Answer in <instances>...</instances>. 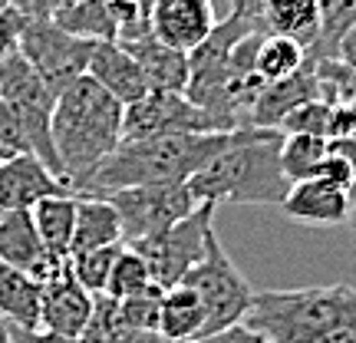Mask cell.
<instances>
[{
    "label": "cell",
    "instance_id": "cell-1",
    "mask_svg": "<svg viewBox=\"0 0 356 343\" xmlns=\"http://www.w3.org/2000/svg\"><path fill=\"white\" fill-rule=\"evenodd\" d=\"M234 139V132H178L155 139L122 142L96 172L79 182L73 195L106 198L113 191L139 185H188L204 166H211Z\"/></svg>",
    "mask_w": 356,
    "mask_h": 343
},
{
    "label": "cell",
    "instance_id": "cell-2",
    "mask_svg": "<svg viewBox=\"0 0 356 343\" xmlns=\"http://www.w3.org/2000/svg\"><path fill=\"white\" fill-rule=\"evenodd\" d=\"M122 115L126 106L89 77L73 79L56 96L50 136L56 152V175L63 178L70 191L122 145Z\"/></svg>",
    "mask_w": 356,
    "mask_h": 343
},
{
    "label": "cell",
    "instance_id": "cell-3",
    "mask_svg": "<svg viewBox=\"0 0 356 343\" xmlns=\"http://www.w3.org/2000/svg\"><path fill=\"white\" fill-rule=\"evenodd\" d=\"M280 149V129H238L228 149L188 182L195 198L215 205H280L291 191Z\"/></svg>",
    "mask_w": 356,
    "mask_h": 343
},
{
    "label": "cell",
    "instance_id": "cell-4",
    "mask_svg": "<svg viewBox=\"0 0 356 343\" xmlns=\"http://www.w3.org/2000/svg\"><path fill=\"white\" fill-rule=\"evenodd\" d=\"M353 314L356 291L350 284L257 291L244 327L270 343H327Z\"/></svg>",
    "mask_w": 356,
    "mask_h": 343
},
{
    "label": "cell",
    "instance_id": "cell-5",
    "mask_svg": "<svg viewBox=\"0 0 356 343\" xmlns=\"http://www.w3.org/2000/svg\"><path fill=\"white\" fill-rule=\"evenodd\" d=\"M181 284H188L191 291L202 297L204 314H208V320H204V337L244 324L248 314H251V304H254V294H257L254 287L248 284V278L238 271V264L228 257V251L221 248L218 234L208 238V255H204V261L195 267Z\"/></svg>",
    "mask_w": 356,
    "mask_h": 343
},
{
    "label": "cell",
    "instance_id": "cell-6",
    "mask_svg": "<svg viewBox=\"0 0 356 343\" xmlns=\"http://www.w3.org/2000/svg\"><path fill=\"white\" fill-rule=\"evenodd\" d=\"M215 202H202L188 218H181L175 228H168L159 238H149L142 244H129L136 248L145 264L152 271V280L162 291H172L188 278L195 267L208 255V238L215 234Z\"/></svg>",
    "mask_w": 356,
    "mask_h": 343
},
{
    "label": "cell",
    "instance_id": "cell-7",
    "mask_svg": "<svg viewBox=\"0 0 356 343\" xmlns=\"http://www.w3.org/2000/svg\"><path fill=\"white\" fill-rule=\"evenodd\" d=\"M99 40H83L66 33L50 17L26 13L24 33H20V56L37 70V77L60 96L73 79L86 77L89 56Z\"/></svg>",
    "mask_w": 356,
    "mask_h": 343
},
{
    "label": "cell",
    "instance_id": "cell-8",
    "mask_svg": "<svg viewBox=\"0 0 356 343\" xmlns=\"http://www.w3.org/2000/svg\"><path fill=\"white\" fill-rule=\"evenodd\" d=\"M106 202L119 212L122 244H142L149 238H159L202 205L191 185H139V189L113 191L106 195Z\"/></svg>",
    "mask_w": 356,
    "mask_h": 343
},
{
    "label": "cell",
    "instance_id": "cell-9",
    "mask_svg": "<svg viewBox=\"0 0 356 343\" xmlns=\"http://www.w3.org/2000/svg\"><path fill=\"white\" fill-rule=\"evenodd\" d=\"M0 99L7 102L10 113L17 115L30 152L40 155L56 172V152H53V136H50L56 93L37 77V70L26 63L20 53L0 66Z\"/></svg>",
    "mask_w": 356,
    "mask_h": 343
},
{
    "label": "cell",
    "instance_id": "cell-10",
    "mask_svg": "<svg viewBox=\"0 0 356 343\" xmlns=\"http://www.w3.org/2000/svg\"><path fill=\"white\" fill-rule=\"evenodd\" d=\"M178 132H221V129L185 93H149L139 102L126 106V115H122V142L155 139V136H178Z\"/></svg>",
    "mask_w": 356,
    "mask_h": 343
},
{
    "label": "cell",
    "instance_id": "cell-11",
    "mask_svg": "<svg viewBox=\"0 0 356 343\" xmlns=\"http://www.w3.org/2000/svg\"><path fill=\"white\" fill-rule=\"evenodd\" d=\"M92 317V294L73 278L70 261L56 267L43 280V301H40V330L60 333L70 340H83Z\"/></svg>",
    "mask_w": 356,
    "mask_h": 343
},
{
    "label": "cell",
    "instance_id": "cell-12",
    "mask_svg": "<svg viewBox=\"0 0 356 343\" xmlns=\"http://www.w3.org/2000/svg\"><path fill=\"white\" fill-rule=\"evenodd\" d=\"M66 191L63 178L33 152L10 155L0 166V212H33L43 198Z\"/></svg>",
    "mask_w": 356,
    "mask_h": 343
},
{
    "label": "cell",
    "instance_id": "cell-13",
    "mask_svg": "<svg viewBox=\"0 0 356 343\" xmlns=\"http://www.w3.org/2000/svg\"><path fill=\"white\" fill-rule=\"evenodd\" d=\"M215 0H155L152 7V33L185 56L198 50L215 33Z\"/></svg>",
    "mask_w": 356,
    "mask_h": 343
},
{
    "label": "cell",
    "instance_id": "cell-14",
    "mask_svg": "<svg viewBox=\"0 0 356 343\" xmlns=\"http://www.w3.org/2000/svg\"><path fill=\"white\" fill-rule=\"evenodd\" d=\"M284 218H291L297 225H314V228H333L350 221L353 212V198L340 191L337 185L323 182V178H304L293 182L287 198L280 202Z\"/></svg>",
    "mask_w": 356,
    "mask_h": 343
},
{
    "label": "cell",
    "instance_id": "cell-15",
    "mask_svg": "<svg viewBox=\"0 0 356 343\" xmlns=\"http://www.w3.org/2000/svg\"><path fill=\"white\" fill-rule=\"evenodd\" d=\"M0 261L40 280H47L56 267L66 264V261H53L50 251L43 248L30 212H0Z\"/></svg>",
    "mask_w": 356,
    "mask_h": 343
},
{
    "label": "cell",
    "instance_id": "cell-16",
    "mask_svg": "<svg viewBox=\"0 0 356 343\" xmlns=\"http://www.w3.org/2000/svg\"><path fill=\"white\" fill-rule=\"evenodd\" d=\"M126 53L139 63L142 77L149 83V93H185L188 89V56L185 53L165 47L162 40L155 37L152 30L149 33H139V37L119 40Z\"/></svg>",
    "mask_w": 356,
    "mask_h": 343
},
{
    "label": "cell",
    "instance_id": "cell-17",
    "mask_svg": "<svg viewBox=\"0 0 356 343\" xmlns=\"http://www.w3.org/2000/svg\"><path fill=\"white\" fill-rule=\"evenodd\" d=\"M89 79H96L113 99H119L122 106L139 102L142 96H149V83L142 77L139 63L126 53V47L119 40H99L96 50L89 56Z\"/></svg>",
    "mask_w": 356,
    "mask_h": 343
},
{
    "label": "cell",
    "instance_id": "cell-18",
    "mask_svg": "<svg viewBox=\"0 0 356 343\" xmlns=\"http://www.w3.org/2000/svg\"><path fill=\"white\" fill-rule=\"evenodd\" d=\"M323 99L320 96V77H317V63L307 56V63L300 73H293L291 79H280L261 93V99L251 109V126L254 129H280V122L300 109L307 102Z\"/></svg>",
    "mask_w": 356,
    "mask_h": 343
},
{
    "label": "cell",
    "instance_id": "cell-19",
    "mask_svg": "<svg viewBox=\"0 0 356 343\" xmlns=\"http://www.w3.org/2000/svg\"><path fill=\"white\" fill-rule=\"evenodd\" d=\"M261 24L267 33L287 37L293 43H300L304 50H314L320 30H323V17H320L317 0H264Z\"/></svg>",
    "mask_w": 356,
    "mask_h": 343
},
{
    "label": "cell",
    "instance_id": "cell-20",
    "mask_svg": "<svg viewBox=\"0 0 356 343\" xmlns=\"http://www.w3.org/2000/svg\"><path fill=\"white\" fill-rule=\"evenodd\" d=\"M40 301H43V280L0 261V320L40 330Z\"/></svg>",
    "mask_w": 356,
    "mask_h": 343
},
{
    "label": "cell",
    "instance_id": "cell-21",
    "mask_svg": "<svg viewBox=\"0 0 356 343\" xmlns=\"http://www.w3.org/2000/svg\"><path fill=\"white\" fill-rule=\"evenodd\" d=\"M76 208H79V198L73 191H66V195L43 198V202L30 212V215H33V225H37L40 241L50 251L53 261H70L73 231H76Z\"/></svg>",
    "mask_w": 356,
    "mask_h": 343
},
{
    "label": "cell",
    "instance_id": "cell-22",
    "mask_svg": "<svg viewBox=\"0 0 356 343\" xmlns=\"http://www.w3.org/2000/svg\"><path fill=\"white\" fill-rule=\"evenodd\" d=\"M204 304L202 297L191 291L188 284H178L162 297V317H159V333L165 343H191L204 337Z\"/></svg>",
    "mask_w": 356,
    "mask_h": 343
},
{
    "label": "cell",
    "instance_id": "cell-23",
    "mask_svg": "<svg viewBox=\"0 0 356 343\" xmlns=\"http://www.w3.org/2000/svg\"><path fill=\"white\" fill-rule=\"evenodd\" d=\"M113 244H122L119 212L106 198H79L76 231H73V251H70V257L79 255V251H92V248H113Z\"/></svg>",
    "mask_w": 356,
    "mask_h": 343
},
{
    "label": "cell",
    "instance_id": "cell-24",
    "mask_svg": "<svg viewBox=\"0 0 356 343\" xmlns=\"http://www.w3.org/2000/svg\"><path fill=\"white\" fill-rule=\"evenodd\" d=\"M83 343H165L162 333H145L129 327L119 317V301L109 294H96L92 297V317L83 333Z\"/></svg>",
    "mask_w": 356,
    "mask_h": 343
},
{
    "label": "cell",
    "instance_id": "cell-25",
    "mask_svg": "<svg viewBox=\"0 0 356 343\" xmlns=\"http://www.w3.org/2000/svg\"><path fill=\"white\" fill-rule=\"evenodd\" d=\"M304 63H307V50L300 43H293L287 37H277V33H264L261 47H257L254 70H257V77L270 86V83H280V79H291L293 73H300Z\"/></svg>",
    "mask_w": 356,
    "mask_h": 343
},
{
    "label": "cell",
    "instance_id": "cell-26",
    "mask_svg": "<svg viewBox=\"0 0 356 343\" xmlns=\"http://www.w3.org/2000/svg\"><path fill=\"white\" fill-rule=\"evenodd\" d=\"M327 155H330L327 136H284L280 166H284V175L291 178L293 185V182H304V178H317Z\"/></svg>",
    "mask_w": 356,
    "mask_h": 343
},
{
    "label": "cell",
    "instance_id": "cell-27",
    "mask_svg": "<svg viewBox=\"0 0 356 343\" xmlns=\"http://www.w3.org/2000/svg\"><path fill=\"white\" fill-rule=\"evenodd\" d=\"M149 287H155V280H152L149 264H145V257H142L136 248L122 244V251L115 257L113 278H109L106 294L115 297V301H126V297H136V294H145Z\"/></svg>",
    "mask_w": 356,
    "mask_h": 343
},
{
    "label": "cell",
    "instance_id": "cell-28",
    "mask_svg": "<svg viewBox=\"0 0 356 343\" xmlns=\"http://www.w3.org/2000/svg\"><path fill=\"white\" fill-rule=\"evenodd\" d=\"M320 3V17H323V30L314 50H307L310 60H333L337 43L346 30L356 24V0H317Z\"/></svg>",
    "mask_w": 356,
    "mask_h": 343
},
{
    "label": "cell",
    "instance_id": "cell-29",
    "mask_svg": "<svg viewBox=\"0 0 356 343\" xmlns=\"http://www.w3.org/2000/svg\"><path fill=\"white\" fill-rule=\"evenodd\" d=\"M119 251H122V244H113V248H92V251H79V255L70 257V271H73V278H76L79 284L92 294V297H96V294H106Z\"/></svg>",
    "mask_w": 356,
    "mask_h": 343
},
{
    "label": "cell",
    "instance_id": "cell-30",
    "mask_svg": "<svg viewBox=\"0 0 356 343\" xmlns=\"http://www.w3.org/2000/svg\"><path fill=\"white\" fill-rule=\"evenodd\" d=\"M106 13L115 24V40H129L152 30V7L155 0H102Z\"/></svg>",
    "mask_w": 356,
    "mask_h": 343
},
{
    "label": "cell",
    "instance_id": "cell-31",
    "mask_svg": "<svg viewBox=\"0 0 356 343\" xmlns=\"http://www.w3.org/2000/svg\"><path fill=\"white\" fill-rule=\"evenodd\" d=\"M162 297L165 291L155 284L145 294H136V297H126L119 301V317L126 320L129 327L145 333H159V317H162Z\"/></svg>",
    "mask_w": 356,
    "mask_h": 343
},
{
    "label": "cell",
    "instance_id": "cell-32",
    "mask_svg": "<svg viewBox=\"0 0 356 343\" xmlns=\"http://www.w3.org/2000/svg\"><path fill=\"white\" fill-rule=\"evenodd\" d=\"M330 119H333V106L327 99H314L293 109L284 122H280V132L284 136H327L330 139Z\"/></svg>",
    "mask_w": 356,
    "mask_h": 343
},
{
    "label": "cell",
    "instance_id": "cell-33",
    "mask_svg": "<svg viewBox=\"0 0 356 343\" xmlns=\"http://www.w3.org/2000/svg\"><path fill=\"white\" fill-rule=\"evenodd\" d=\"M317 178L337 185L340 191H346L350 198H356V159H350V145L346 142H333L330 139V155L323 159Z\"/></svg>",
    "mask_w": 356,
    "mask_h": 343
},
{
    "label": "cell",
    "instance_id": "cell-34",
    "mask_svg": "<svg viewBox=\"0 0 356 343\" xmlns=\"http://www.w3.org/2000/svg\"><path fill=\"white\" fill-rule=\"evenodd\" d=\"M26 13L20 7H10V10H0V66L7 63L10 56L20 53V33H24Z\"/></svg>",
    "mask_w": 356,
    "mask_h": 343
},
{
    "label": "cell",
    "instance_id": "cell-35",
    "mask_svg": "<svg viewBox=\"0 0 356 343\" xmlns=\"http://www.w3.org/2000/svg\"><path fill=\"white\" fill-rule=\"evenodd\" d=\"M3 330H7V340L10 343H83V340H70V337H60V333H50V330L13 327V324H3Z\"/></svg>",
    "mask_w": 356,
    "mask_h": 343
},
{
    "label": "cell",
    "instance_id": "cell-36",
    "mask_svg": "<svg viewBox=\"0 0 356 343\" xmlns=\"http://www.w3.org/2000/svg\"><path fill=\"white\" fill-rule=\"evenodd\" d=\"M257 333L248 330L244 324H238V327H228V330H218V333H208V337H198V340L191 343H254Z\"/></svg>",
    "mask_w": 356,
    "mask_h": 343
},
{
    "label": "cell",
    "instance_id": "cell-37",
    "mask_svg": "<svg viewBox=\"0 0 356 343\" xmlns=\"http://www.w3.org/2000/svg\"><path fill=\"white\" fill-rule=\"evenodd\" d=\"M333 60H340L343 66L356 70V24L346 30L343 37H340V43H337V53H333Z\"/></svg>",
    "mask_w": 356,
    "mask_h": 343
},
{
    "label": "cell",
    "instance_id": "cell-38",
    "mask_svg": "<svg viewBox=\"0 0 356 343\" xmlns=\"http://www.w3.org/2000/svg\"><path fill=\"white\" fill-rule=\"evenodd\" d=\"M261 7H264V0H228L231 17H244V20H254V24H261Z\"/></svg>",
    "mask_w": 356,
    "mask_h": 343
},
{
    "label": "cell",
    "instance_id": "cell-39",
    "mask_svg": "<svg viewBox=\"0 0 356 343\" xmlns=\"http://www.w3.org/2000/svg\"><path fill=\"white\" fill-rule=\"evenodd\" d=\"M10 7H24V0H0V10H10Z\"/></svg>",
    "mask_w": 356,
    "mask_h": 343
},
{
    "label": "cell",
    "instance_id": "cell-40",
    "mask_svg": "<svg viewBox=\"0 0 356 343\" xmlns=\"http://www.w3.org/2000/svg\"><path fill=\"white\" fill-rule=\"evenodd\" d=\"M0 343H10L7 340V330H3V320H0Z\"/></svg>",
    "mask_w": 356,
    "mask_h": 343
},
{
    "label": "cell",
    "instance_id": "cell-41",
    "mask_svg": "<svg viewBox=\"0 0 356 343\" xmlns=\"http://www.w3.org/2000/svg\"><path fill=\"white\" fill-rule=\"evenodd\" d=\"M215 7H225V13H228V0H215Z\"/></svg>",
    "mask_w": 356,
    "mask_h": 343
},
{
    "label": "cell",
    "instance_id": "cell-42",
    "mask_svg": "<svg viewBox=\"0 0 356 343\" xmlns=\"http://www.w3.org/2000/svg\"><path fill=\"white\" fill-rule=\"evenodd\" d=\"M254 343H270V340H264V337H257V340Z\"/></svg>",
    "mask_w": 356,
    "mask_h": 343
},
{
    "label": "cell",
    "instance_id": "cell-43",
    "mask_svg": "<svg viewBox=\"0 0 356 343\" xmlns=\"http://www.w3.org/2000/svg\"><path fill=\"white\" fill-rule=\"evenodd\" d=\"M0 166H3V159H0Z\"/></svg>",
    "mask_w": 356,
    "mask_h": 343
}]
</instances>
